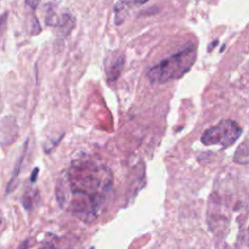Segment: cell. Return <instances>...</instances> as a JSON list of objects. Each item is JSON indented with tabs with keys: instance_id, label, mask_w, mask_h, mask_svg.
I'll list each match as a JSON object with an SVG mask.
<instances>
[{
	"instance_id": "cell-1",
	"label": "cell",
	"mask_w": 249,
	"mask_h": 249,
	"mask_svg": "<svg viewBox=\"0 0 249 249\" xmlns=\"http://www.w3.org/2000/svg\"><path fill=\"white\" fill-rule=\"evenodd\" d=\"M63 182L74 196L72 211L84 218H93L111 190L113 177L109 168L90 160H75L65 173Z\"/></svg>"
},
{
	"instance_id": "cell-2",
	"label": "cell",
	"mask_w": 249,
	"mask_h": 249,
	"mask_svg": "<svg viewBox=\"0 0 249 249\" xmlns=\"http://www.w3.org/2000/svg\"><path fill=\"white\" fill-rule=\"evenodd\" d=\"M196 53V47L194 44L186 46L181 51L152 66L147 73L148 79L154 84H163L182 78L194 65Z\"/></svg>"
},
{
	"instance_id": "cell-3",
	"label": "cell",
	"mask_w": 249,
	"mask_h": 249,
	"mask_svg": "<svg viewBox=\"0 0 249 249\" xmlns=\"http://www.w3.org/2000/svg\"><path fill=\"white\" fill-rule=\"evenodd\" d=\"M242 128L232 120H223L206 129L200 137L205 146L220 145L222 149L231 146L241 135Z\"/></svg>"
},
{
	"instance_id": "cell-4",
	"label": "cell",
	"mask_w": 249,
	"mask_h": 249,
	"mask_svg": "<svg viewBox=\"0 0 249 249\" xmlns=\"http://www.w3.org/2000/svg\"><path fill=\"white\" fill-rule=\"evenodd\" d=\"M125 55L120 51L110 52L104 58V71L108 81H116L124 68Z\"/></svg>"
},
{
	"instance_id": "cell-5",
	"label": "cell",
	"mask_w": 249,
	"mask_h": 249,
	"mask_svg": "<svg viewBox=\"0 0 249 249\" xmlns=\"http://www.w3.org/2000/svg\"><path fill=\"white\" fill-rule=\"evenodd\" d=\"M134 2H124L119 1L115 4L114 13H115V24L120 25L122 22L124 21L128 15V10L131 5H133Z\"/></svg>"
},
{
	"instance_id": "cell-6",
	"label": "cell",
	"mask_w": 249,
	"mask_h": 249,
	"mask_svg": "<svg viewBox=\"0 0 249 249\" xmlns=\"http://www.w3.org/2000/svg\"><path fill=\"white\" fill-rule=\"evenodd\" d=\"M75 25V18L69 14V13H64L60 16L59 23H58V33L64 37L69 34V32L72 30V28Z\"/></svg>"
},
{
	"instance_id": "cell-7",
	"label": "cell",
	"mask_w": 249,
	"mask_h": 249,
	"mask_svg": "<svg viewBox=\"0 0 249 249\" xmlns=\"http://www.w3.org/2000/svg\"><path fill=\"white\" fill-rule=\"evenodd\" d=\"M233 161L239 164L249 163V141L242 142L233 156Z\"/></svg>"
},
{
	"instance_id": "cell-8",
	"label": "cell",
	"mask_w": 249,
	"mask_h": 249,
	"mask_svg": "<svg viewBox=\"0 0 249 249\" xmlns=\"http://www.w3.org/2000/svg\"><path fill=\"white\" fill-rule=\"evenodd\" d=\"M26 149H27V141H26V142H25V144H24L22 154L20 155V157H19V158L18 159V160H17V163H16V165H15V169H14L13 176H12V178H11L10 182H9V183H8V185H7V193H10V192H11L12 184H13V182L15 181V178L18 176V172H19V168H20V166H21V162H22V160H23V159H24Z\"/></svg>"
},
{
	"instance_id": "cell-9",
	"label": "cell",
	"mask_w": 249,
	"mask_h": 249,
	"mask_svg": "<svg viewBox=\"0 0 249 249\" xmlns=\"http://www.w3.org/2000/svg\"><path fill=\"white\" fill-rule=\"evenodd\" d=\"M41 27L39 25V22L36 18H34L33 23H32V28H31V34H37L38 32H40Z\"/></svg>"
},
{
	"instance_id": "cell-10",
	"label": "cell",
	"mask_w": 249,
	"mask_h": 249,
	"mask_svg": "<svg viewBox=\"0 0 249 249\" xmlns=\"http://www.w3.org/2000/svg\"><path fill=\"white\" fill-rule=\"evenodd\" d=\"M38 173H39V168L38 167H35L33 169V171L31 172V175H30V182H35L36 179H37V176H38Z\"/></svg>"
},
{
	"instance_id": "cell-11",
	"label": "cell",
	"mask_w": 249,
	"mask_h": 249,
	"mask_svg": "<svg viewBox=\"0 0 249 249\" xmlns=\"http://www.w3.org/2000/svg\"><path fill=\"white\" fill-rule=\"evenodd\" d=\"M25 4H26V5H29L32 9H35V8H36V6H37V5H39V2H37V1H35V2H32V1H31V2H29V1H26V2H25Z\"/></svg>"
},
{
	"instance_id": "cell-12",
	"label": "cell",
	"mask_w": 249,
	"mask_h": 249,
	"mask_svg": "<svg viewBox=\"0 0 249 249\" xmlns=\"http://www.w3.org/2000/svg\"><path fill=\"white\" fill-rule=\"evenodd\" d=\"M218 43H219V41H218V40H215V41H213L211 44H209V46H208V52H210L213 48H215V46H216Z\"/></svg>"
},
{
	"instance_id": "cell-13",
	"label": "cell",
	"mask_w": 249,
	"mask_h": 249,
	"mask_svg": "<svg viewBox=\"0 0 249 249\" xmlns=\"http://www.w3.org/2000/svg\"><path fill=\"white\" fill-rule=\"evenodd\" d=\"M246 244L249 246V227L247 228V238H246Z\"/></svg>"
}]
</instances>
